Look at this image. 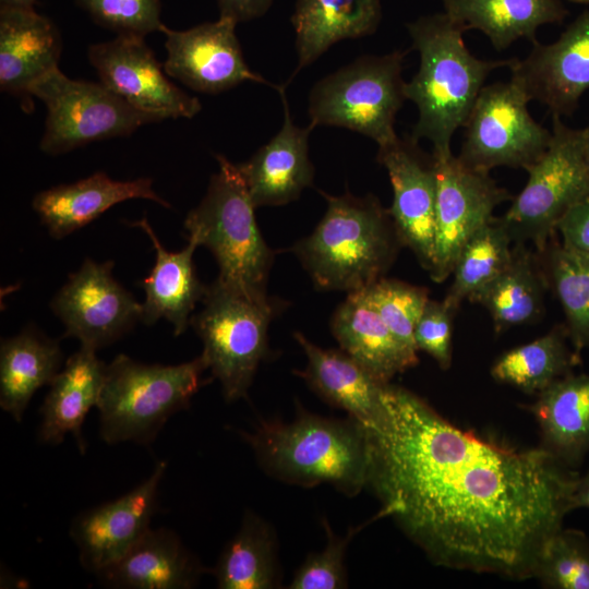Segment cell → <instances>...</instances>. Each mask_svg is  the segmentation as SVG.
Wrapping results in <instances>:
<instances>
[{"label":"cell","instance_id":"6da1fadb","mask_svg":"<svg viewBox=\"0 0 589 589\" xmlns=\"http://www.w3.org/2000/svg\"><path fill=\"white\" fill-rule=\"evenodd\" d=\"M363 426L366 488L433 564L533 577L573 509L578 473L542 446L520 450L464 431L390 384L381 414Z\"/></svg>","mask_w":589,"mask_h":589},{"label":"cell","instance_id":"7a4b0ae2","mask_svg":"<svg viewBox=\"0 0 589 589\" xmlns=\"http://www.w3.org/2000/svg\"><path fill=\"white\" fill-rule=\"evenodd\" d=\"M420 67L405 85L406 98L418 108L419 118L410 134L432 143L436 159L453 155L454 133L465 127L489 74L509 67V60H481L462 39L465 32L445 13L421 16L407 23Z\"/></svg>","mask_w":589,"mask_h":589},{"label":"cell","instance_id":"3957f363","mask_svg":"<svg viewBox=\"0 0 589 589\" xmlns=\"http://www.w3.org/2000/svg\"><path fill=\"white\" fill-rule=\"evenodd\" d=\"M259 467L287 484H330L348 497L366 488L369 454L364 426L356 419L327 418L299 408L290 422L263 420L238 432Z\"/></svg>","mask_w":589,"mask_h":589},{"label":"cell","instance_id":"277c9868","mask_svg":"<svg viewBox=\"0 0 589 589\" xmlns=\"http://www.w3.org/2000/svg\"><path fill=\"white\" fill-rule=\"evenodd\" d=\"M320 193L326 200V212L292 252L316 289L363 290L383 278L404 247L389 209L372 194Z\"/></svg>","mask_w":589,"mask_h":589},{"label":"cell","instance_id":"5b68a950","mask_svg":"<svg viewBox=\"0 0 589 589\" xmlns=\"http://www.w3.org/2000/svg\"><path fill=\"white\" fill-rule=\"evenodd\" d=\"M218 171L205 196L185 217L188 238L214 255L221 284L249 296L265 298L274 252L257 227L244 180L224 155H216Z\"/></svg>","mask_w":589,"mask_h":589},{"label":"cell","instance_id":"8992f818","mask_svg":"<svg viewBox=\"0 0 589 589\" xmlns=\"http://www.w3.org/2000/svg\"><path fill=\"white\" fill-rule=\"evenodd\" d=\"M200 356L189 362L147 364L118 354L106 368L97 404L100 437L109 445L154 441L167 420L187 409L205 384Z\"/></svg>","mask_w":589,"mask_h":589},{"label":"cell","instance_id":"52a82bcc","mask_svg":"<svg viewBox=\"0 0 589 589\" xmlns=\"http://www.w3.org/2000/svg\"><path fill=\"white\" fill-rule=\"evenodd\" d=\"M191 326L203 342L201 356L221 386L224 398H244L259 365L268 356V327L285 302L257 298L215 279Z\"/></svg>","mask_w":589,"mask_h":589},{"label":"cell","instance_id":"ba28073f","mask_svg":"<svg viewBox=\"0 0 589 589\" xmlns=\"http://www.w3.org/2000/svg\"><path fill=\"white\" fill-rule=\"evenodd\" d=\"M552 137L526 170L528 180L500 218L515 244L542 252L566 212L589 197L586 129H572L553 115Z\"/></svg>","mask_w":589,"mask_h":589},{"label":"cell","instance_id":"9c48e42d","mask_svg":"<svg viewBox=\"0 0 589 589\" xmlns=\"http://www.w3.org/2000/svg\"><path fill=\"white\" fill-rule=\"evenodd\" d=\"M406 51L364 56L314 85L310 124L346 128L374 140L395 141L396 115L407 99L401 71Z\"/></svg>","mask_w":589,"mask_h":589},{"label":"cell","instance_id":"30bf717a","mask_svg":"<svg viewBox=\"0 0 589 589\" xmlns=\"http://www.w3.org/2000/svg\"><path fill=\"white\" fill-rule=\"evenodd\" d=\"M29 96L46 105L39 147L49 155L67 153L94 141L125 136L143 124L157 122L103 83L72 80L59 68L37 80L29 88Z\"/></svg>","mask_w":589,"mask_h":589},{"label":"cell","instance_id":"8fae6325","mask_svg":"<svg viewBox=\"0 0 589 589\" xmlns=\"http://www.w3.org/2000/svg\"><path fill=\"white\" fill-rule=\"evenodd\" d=\"M528 98L513 82L483 86L465 124L457 156L471 169L529 168L544 153L552 132L528 112Z\"/></svg>","mask_w":589,"mask_h":589},{"label":"cell","instance_id":"7c38bea8","mask_svg":"<svg viewBox=\"0 0 589 589\" xmlns=\"http://www.w3.org/2000/svg\"><path fill=\"white\" fill-rule=\"evenodd\" d=\"M112 268V261L86 259L50 302L64 325L63 336L96 351L121 338L142 316V303L115 279Z\"/></svg>","mask_w":589,"mask_h":589},{"label":"cell","instance_id":"4fadbf2b","mask_svg":"<svg viewBox=\"0 0 589 589\" xmlns=\"http://www.w3.org/2000/svg\"><path fill=\"white\" fill-rule=\"evenodd\" d=\"M436 236L430 277L442 283L453 273L456 260L470 238L494 217L493 211L510 199L489 172L478 171L457 156L436 159Z\"/></svg>","mask_w":589,"mask_h":589},{"label":"cell","instance_id":"5bb4252c","mask_svg":"<svg viewBox=\"0 0 589 589\" xmlns=\"http://www.w3.org/2000/svg\"><path fill=\"white\" fill-rule=\"evenodd\" d=\"M88 59L106 87L156 121L191 119L202 109L196 97L170 82L143 37L118 35L92 45Z\"/></svg>","mask_w":589,"mask_h":589},{"label":"cell","instance_id":"9a60e30c","mask_svg":"<svg viewBox=\"0 0 589 589\" xmlns=\"http://www.w3.org/2000/svg\"><path fill=\"white\" fill-rule=\"evenodd\" d=\"M411 135L378 146L377 161L393 188L389 209L402 241L421 266L431 271L436 236L437 180L433 155L424 153Z\"/></svg>","mask_w":589,"mask_h":589},{"label":"cell","instance_id":"2e32d148","mask_svg":"<svg viewBox=\"0 0 589 589\" xmlns=\"http://www.w3.org/2000/svg\"><path fill=\"white\" fill-rule=\"evenodd\" d=\"M236 25L223 16L184 31L164 25L160 32L166 36L167 58L163 67L167 75L205 94H218L244 81L278 89L279 85L269 83L245 63Z\"/></svg>","mask_w":589,"mask_h":589},{"label":"cell","instance_id":"e0dca14e","mask_svg":"<svg viewBox=\"0 0 589 589\" xmlns=\"http://www.w3.org/2000/svg\"><path fill=\"white\" fill-rule=\"evenodd\" d=\"M532 45L525 59H512L510 81L552 116H570L589 89V11L579 14L556 41Z\"/></svg>","mask_w":589,"mask_h":589},{"label":"cell","instance_id":"ac0fdd59","mask_svg":"<svg viewBox=\"0 0 589 589\" xmlns=\"http://www.w3.org/2000/svg\"><path fill=\"white\" fill-rule=\"evenodd\" d=\"M166 469L167 462L158 461L149 477L130 492L73 520L70 536L85 569L98 574L116 563L151 528Z\"/></svg>","mask_w":589,"mask_h":589},{"label":"cell","instance_id":"d6986e66","mask_svg":"<svg viewBox=\"0 0 589 589\" xmlns=\"http://www.w3.org/2000/svg\"><path fill=\"white\" fill-rule=\"evenodd\" d=\"M285 88L283 84L277 89L284 106L281 129L248 161L237 165L255 208L288 204L313 183L308 140L314 127L293 123Z\"/></svg>","mask_w":589,"mask_h":589},{"label":"cell","instance_id":"ffe728a7","mask_svg":"<svg viewBox=\"0 0 589 589\" xmlns=\"http://www.w3.org/2000/svg\"><path fill=\"white\" fill-rule=\"evenodd\" d=\"M131 199H145L171 207L154 191L152 179L117 181L104 171L74 183L44 190L34 196L32 206L49 235L62 239L85 227L113 205Z\"/></svg>","mask_w":589,"mask_h":589},{"label":"cell","instance_id":"44dd1931","mask_svg":"<svg viewBox=\"0 0 589 589\" xmlns=\"http://www.w3.org/2000/svg\"><path fill=\"white\" fill-rule=\"evenodd\" d=\"M60 33L34 8L0 5V86L2 92L29 95L31 86L58 68Z\"/></svg>","mask_w":589,"mask_h":589},{"label":"cell","instance_id":"7402d4cb","mask_svg":"<svg viewBox=\"0 0 589 589\" xmlns=\"http://www.w3.org/2000/svg\"><path fill=\"white\" fill-rule=\"evenodd\" d=\"M205 573L209 570L177 533L149 528L119 561L96 575L109 588L189 589Z\"/></svg>","mask_w":589,"mask_h":589},{"label":"cell","instance_id":"603a6c76","mask_svg":"<svg viewBox=\"0 0 589 589\" xmlns=\"http://www.w3.org/2000/svg\"><path fill=\"white\" fill-rule=\"evenodd\" d=\"M294 339L306 357L302 371H294L328 405L368 425L384 407L389 383H383L341 349H325L296 332Z\"/></svg>","mask_w":589,"mask_h":589},{"label":"cell","instance_id":"cb8c5ba5","mask_svg":"<svg viewBox=\"0 0 589 589\" xmlns=\"http://www.w3.org/2000/svg\"><path fill=\"white\" fill-rule=\"evenodd\" d=\"M129 225L146 232L156 251L154 267L140 283L145 292L141 322L153 325L159 318H165L172 324L173 334L179 336L191 325L195 305L202 302L207 291L193 264V254L199 244L188 238V244L182 250L169 252L145 217Z\"/></svg>","mask_w":589,"mask_h":589},{"label":"cell","instance_id":"d4e9b609","mask_svg":"<svg viewBox=\"0 0 589 589\" xmlns=\"http://www.w3.org/2000/svg\"><path fill=\"white\" fill-rule=\"evenodd\" d=\"M106 368L96 350L86 347L81 346L68 358L63 369L50 382L39 409V438L43 442L58 445L70 433L81 453L85 452L82 424L92 407H97Z\"/></svg>","mask_w":589,"mask_h":589},{"label":"cell","instance_id":"484cf974","mask_svg":"<svg viewBox=\"0 0 589 589\" xmlns=\"http://www.w3.org/2000/svg\"><path fill=\"white\" fill-rule=\"evenodd\" d=\"M330 329L340 349L383 383L419 362L417 352L395 337L362 291L348 293Z\"/></svg>","mask_w":589,"mask_h":589},{"label":"cell","instance_id":"4316f807","mask_svg":"<svg viewBox=\"0 0 589 589\" xmlns=\"http://www.w3.org/2000/svg\"><path fill=\"white\" fill-rule=\"evenodd\" d=\"M381 19V0H296L298 67L289 81L335 43L373 34Z\"/></svg>","mask_w":589,"mask_h":589},{"label":"cell","instance_id":"83f0119b","mask_svg":"<svg viewBox=\"0 0 589 589\" xmlns=\"http://www.w3.org/2000/svg\"><path fill=\"white\" fill-rule=\"evenodd\" d=\"M443 7L465 32L481 31L496 50L522 37L534 44L539 26L568 15L562 0H443Z\"/></svg>","mask_w":589,"mask_h":589},{"label":"cell","instance_id":"f1b7e54d","mask_svg":"<svg viewBox=\"0 0 589 589\" xmlns=\"http://www.w3.org/2000/svg\"><path fill=\"white\" fill-rule=\"evenodd\" d=\"M543 445L565 465H575L589 452V374L558 378L531 406Z\"/></svg>","mask_w":589,"mask_h":589},{"label":"cell","instance_id":"f546056e","mask_svg":"<svg viewBox=\"0 0 589 589\" xmlns=\"http://www.w3.org/2000/svg\"><path fill=\"white\" fill-rule=\"evenodd\" d=\"M63 354L57 339L29 325L1 340L0 406L16 422L37 389L49 385L61 370Z\"/></svg>","mask_w":589,"mask_h":589},{"label":"cell","instance_id":"4dcf8cb0","mask_svg":"<svg viewBox=\"0 0 589 589\" xmlns=\"http://www.w3.org/2000/svg\"><path fill=\"white\" fill-rule=\"evenodd\" d=\"M548 286L539 253L515 244L507 266L470 300L483 305L495 332H502L537 320Z\"/></svg>","mask_w":589,"mask_h":589},{"label":"cell","instance_id":"1f68e13d","mask_svg":"<svg viewBox=\"0 0 589 589\" xmlns=\"http://www.w3.org/2000/svg\"><path fill=\"white\" fill-rule=\"evenodd\" d=\"M213 574L220 589H273L281 585L277 536L248 510L238 532L224 546Z\"/></svg>","mask_w":589,"mask_h":589},{"label":"cell","instance_id":"d6a6232c","mask_svg":"<svg viewBox=\"0 0 589 589\" xmlns=\"http://www.w3.org/2000/svg\"><path fill=\"white\" fill-rule=\"evenodd\" d=\"M567 329L557 326L533 341L513 348L492 365L497 382L528 393H541L570 373L579 357L566 345Z\"/></svg>","mask_w":589,"mask_h":589},{"label":"cell","instance_id":"836d02e7","mask_svg":"<svg viewBox=\"0 0 589 589\" xmlns=\"http://www.w3.org/2000/svg\"><path fill=\"white\" fill-rule=\"evenodd\" d=\"M548 285L554 290L566 317V329L579 357L589 347V256L551 242L538 252Z\"/></svg>","mask_w":589,"mask_h":589},{"label":"cell","instance_id":"e575fe53","mask_svg":"<svg viewBox=\"0 0 589 589\" xmlns=\"http://www.w3.org/2000/svg\"><path fill=\"white\" fill-rule=\"evenodd\" d=\"M512 242L500 218H493L477 231L456 260L454 280L444 302L457 311L464 300H470L491 283L509 263Z\"/></svg>","mask_w":589,"mask_h":589},{"label":"cell","instance_id":"d590c367","mask_svg":"<svg viewBox=\"0 0 589 589\" xmlns=\"http://www.w3.org/2000/svg\"><path fill=\"white\" fill-rule=\"evenodd\" d=\"M533 577L555 589H589V540L578 530L561 528L544 543Z\"/></svg>","mask_w":589,"mask_h":589},{"label":"cell","instance_id":"8d00e7d4","mask_svg":"<svg viewBox=\"0 0 589 589\" xmlns=\"http://www.w3.org/2000/svg\"><path fill=\"white\" fill-rule=\"evenodd\" d=\"M360 291L395 337L406 348L418 352L413 330L429 301L428 289L383 277Z\"/></svg>","mask_w":589,"mask_h":589},{"label":"cell","instance_id":"74e56055","mask_svg":"<svg viewBox=\"0 0 589 589\" xmlns=\"http://www.w3.org/2000/svg\"><path fill=\"white\" fill-rule=\"evenodd\" d=\"M384 515L381 510L368 521L349 528L345 536L334 532L328 520L323 518L322 525L327 538L325 548L310 553L296 570L288 588L290 589H344L348 587L345 565L346 552L353 537Z\"/></svg>","mask_w":589,"mask_h":589},{"label":"cell","instance_id":"f35d334b","mask_svg":"<svg viewBox=\"0 0 589 589\" xmlns=\"http://www.w3.org/2000/svg\"><path fill=\"white\" fill-rule=\"evenodd\" d=\"M100 26L118 35L145 37L160 32V0H75Z\"/></svg>","mask_w":589,"mask_h":589},{"label":"cell","instance_id":"ab89813d","mask_svg":"<svg viewBox=\"0 0 589 589\" xmlns=\"http://www.w3.org/2000/svg\"><path fill=\"white\" fill-rule=\"evenodd\" d=\"M456 310L442 302H426L413 330L417 350L431 356L446 370L452 364L453 317Z\"/></svg>","mask_w":589,"mask_h":589},{"label":"cell","instance_id":"60d3db41","mask_svg":"<svg viewBox=\"0 0 589 589\" xmlns=\"http://www.w3.org/2000/svg\"><path fill=\"white\" fill-rule=\"evenodd\" d=\"M556 231L561 233L562 244L566 249L589 256V197L566 212Z\"/></svg>","mask_w":589,"mask_h":589},{"label":"cell","instance_id":"b9f144b4","mask_svg":"<svg viewBox=\"0 0 589 589\" xmlns=\"http://www.w3.org/2000/svg\"><path fill=\"white\" fill-rule=\"evenodd\" d=\"M219 16L228 17L237 24L264 15L274 0H216Z\"/></svg>","mask_w":589,"mask_h":589},{"label":"cell","instance_id":"7bdbcfd3","mask_svg":"<svg viewBox=\"0 0 589 589\" xmlns=\"http://www.w3.org/2000/svg\"><path fill=\"white\" fill-rule=\"evenodd\" d=\"M573 509L584 507L589 509V471L579 477L574 494H573Z\"/></svg>","mask_w":589,"mask_h":589},{"label":"cell","instance_id":"ee69618b","mask_svg":"<svg viewBox=\"0 0 589 589\" xmlns=\"http://www.w3.org/2000/svg\"><path fill=\"white\" fill-rule=\"evenodd\" d=\"M36 0H0V5L17 7V8H34Z\"/></svg>","mask_w":589,"mask_h":589},{"label":"cell","instance_id":"f6af8a7d","mask_svg":"<svg viewBox=\"0 0 589 589\" xmlns=\"http://www.w3.org/2000/svg\"><path fill=\"white\" fill-rule=\"evenodd\" d=\"M586 129V139H587V157L589 163V125L585 128Z\"/></svg>","mask_w":589,"mask_h":589},{"label":"cell","instance_id":"bcb514c9","mask_svg":"<svg viewBox=\"0 0 589 589\" xmlns=\"http://www.w3.org/2000/svg\"><path fill=\"white\" fill-rule=\"evenodd\" d=\"M572 3H578V4H589V0H567Z\"/></svg>","mask_w":589,"mask_h":589}]
</instances>
